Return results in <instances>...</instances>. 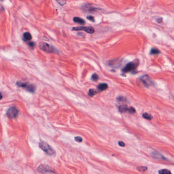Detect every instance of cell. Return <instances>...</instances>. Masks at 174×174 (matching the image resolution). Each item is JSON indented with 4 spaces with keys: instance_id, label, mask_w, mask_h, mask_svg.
I'll return each instance as SVG.
<instances>
[{
    "instance_id": "cell-1",
    "label": "cell",
    "mask_w": 174,
    "mask_h": 174,
    "mask_svg": "<svg viewBox=\"0 0 174 174\" xmlns=\"http://www.w3.org/2000/svg\"><path fill=\"white\" fill-rule=\"evenodd\" d=\"M39 148L48 155H53L55 153L54 150L46 142L41 141L39 142Z\"/></svg>"
},
{
    "instance_id": "cell-2",
    "label": "cell",
    "mask_w": 174,
    "mask_h": 174,
    "mask_svg": "<svg viewBox=\"0 0 174 174\" xmlns=\"http://www.w3.org/2000/svg\"><path fill=\"white\" fill-rule=\"evenodd\" d=\"M138 64V61L137 60H134L130 62L127 64L126 65L123 69L122 71L124 73H127V72L134 71L136 69V68H137Z\"/></svg>"
},
{
    "instance_id": "cell-3",
    "label": "cell",
    "mask_w": 174,
    "mask_h": 174,
    "mask_svg": "<svg viewBox=\"0 0 174 174\" xmlns=\"http://www.w3.org/2000/svg\"><path fill=\"white\" fill-rule=\"evenodd\" d=\"M39 47L41 50L47 53H53L54 51V47L46 42H40L39 44Z\"/></svg>"
},
{
    "instance_id": "cell-4",
    "label": "cell",
    "mask_w": 174,
    "mask_h": 174,
    "mask_svg": "<svg viewBox=\"0 0 174 174\" xmlns=\"http://www.w3.org/2000/svg\"><path fill=\"white\" fill-rule=\"evenodd\" d=\"M17 85L20 87H23L27 90L28 91L31 92H35V88L34 85L32 84H30L27 83L22 82H18L17 83Z\"/></svg>"
},
{
    "instance_id": "cell-5",
    "label": "cell",
    "mask_w": 174,
    "mask_h": 174,
    "mask_svg": "<svg viewBox=\"0 0 174 174\" xmlns=\"http://www.w3.org/2000/svg\"><path fill=\"white\" fill-rule=\"evenodd\" d=\"M7 116L10 119H14L18 116V110L15 107H12L7 111Z\"/></svg>"
},
{
    "instance_id": "cell-6",
    "label": "cell",
    "mask_w": 174,
    "mask_h": 174,
    "mask_svg": "<svg viewBox=\"0 0 174 174\" xmlns=\"http://www.w3.org/2000/svg\"><path fill=\"white\" fill-rule=\"evenodd\" d=\"M37 170L40 173H46V172H52L56 173V171L51 166L46 164H41L37 168Z\"/></svg>"
},
{
    "instance_id": "cell-7",
    "label": "cell",
    "mask_w": 174,
    "mask_h": 174,
    "mask_svg": "<svg viewBox=\"0 0 174 174\" xmlns=\"http://www.w3.org/2000/svg\"><path fill=\"white\" fill-rule=\"evenodd\" d=\"M140 80L143 83L144 85H146L147 86H152L154 85V82L152 80V79L150 78V77L148 76L147 75H143L140 78Z\"/></svg>"
},
{
    "instance_id": "cell-8",
    "label": "cell",
    "mask_w": 174,
    "mask_h": 174,
    "mask_svg": "<svg viewBox=\"0 0 174 174\" xmlns=\"http://www.w3.org/2000/svg\"><path fill=\"white\" fill-rule=\"evenodd\" d=\"M73 30L79 31L83 30L89 34H92L95 32V29L93 27L90 26H82L74 27L73 28Z\"/></svg>"
},
{
    "instance_id": "cell-9",
    "label": "cell",
    "mask_w": 174,
    "mask_h": 174,
    "mask_svg": "<svg viewBox=\"0 0 174 174\" xmlns=\"http://www.w3.org/2000/svg\"><path fill=\"white\" fill-rule=\"evenodd\" d=\"M151 156L153 158L156 159V160H165L166 158L164 156H163L162 155L160 154L159 152H156V151H154L151 153Z\"/></svg>"
},
{
    "instance_id": "cell-10",
    "label": "cell",
    "mask_w": 174,
    "mask_h": 174,
    "mask_svg": "<svg viewBox=\"0 0 174 174\" xmlns=\"http://www.w3.org/2000/svg\"><path fill=\"white\" fill-rule=\"evenodd\" d=\"M23 38L25 41H30L32 39V36L30 33L26 32L24 33L23 34Z\"/></svg>"
},
{
    "instance_id": "cell-11",
    "label": "cell",
    "mask_w": 174,
    "mask_h": 174,
    "mask_svg": "<svg viewBox=\"0 0 174 174\" xmlns=\"http://www.w3.org/2000/svg\"><path fill=\"white\" fill-rule=\"evenodd\" d=\"M98 88L101 91H103L108 88V85L106 83H101L98 85Z\"/></svg>"
},
{
    "instance_id": "cell-12",
    "label": "cell",
    "mask_w": 174,
    "mask_h": 174,
    "mask_svg": "<svg viewBox=\"0 0 174 174\" xmlns=\"http://www.w3.org/2000/svg\"><path fill=\"white\" fill-rule=\"evenodd\" d=\"M129 108L127 107L126 105H121L119 107V110L120 112H128V111Z\"/></svg>"
},
{
    "instance_id": "cell-13",
    "label": "cell",
    "mask_w": 174,
    "mask_h": 174,
    "mask_svg": "<svg viewBox=\"0 0 174 174\" xmlns=\"http://www.w3.org/2000/svg\"><path fill=\"white\" fill-rule=\"evenodd\" d=\"M73 21H74V22H75V23H78V24H82V25L85 24V21H84V20L82 19V18H78V17H75V18H74V19H73Z\"/></svg>"
},
{
    "instance_id": "cell-14",
    "label": "cell",
    "mask_w": 174,
    "mask_h": 174,
    "mask_svg": "<svg viewBox=\"0 0 174 174\" xmlns=\"http://www.w3.org/2000/svg\"><path fill=\"white\" fill-rule=\"evenodd\" d=\"M142 117L146 120H152L153 116L151 115L150 114L148 113H144L142 114Z\"/></svg>"
},
{
    "instance_id": "cell-15",
    "label": "cell",
    "mask_w": 174,
    "mask_h": 174,
    "mask_svg": "<svg viewBox=\"0 0 174 174\" xmlns=\"http://www.w3.org/2000/svg\"><path fill=\"white\" fill-rule=\"evenodd\" d=\"M159 174H171V172L168 169H161L158 171Z\"/></svg>"
},
{
    "instance_id": "cell-16",
    "label": "cell",
    "mask_w": 174,
    "mask_h": 174,
    "mask_svg": "<svg viewBox=\"0 0 174 174\" xmlns=\"http://www.w3.org/2000/svg\"><path fill=\"white\" fill-rule=\"evenodd\" d=\"M160 53V51L155 48H152L150 51V54L151 55L159 54Z\"/></svg>"
},
{
    "instance_id": "cell-17",
    "label": "cell",
    "mask_w": 174,
    "mask_h": 174,
    "mask_svg": "<svg viewBox=\"0 0 174 174\" xmlns=\"http://www.w3.org/2000/svg\"><path fill=\"white\" fill-rule=\"evenodd\" d=\"M137 169L138 171H139V172H144L147 170L148 168L146 166H139V167H137Z\"/></svg>"
},
{
    "instance_id": "cell-18",
    "label": "cell",
    "mask_w": 174,
    "mask_h": 174,
    "mask_svg": "<svg viewBox=\"0 0 174 174\" xmlns=\"http://www.w3.org/2000/svg\"><path fill=\"white\" fill-rule=\"evenodd\" d=\"M97 93V92L95 89H90L89 91V96H92L95 95Z\"/></svg>"
},
{
    "instance_id": "cell-19",
    "label": "cell",
    "mask_w": 174,
    "mask_h": 174,
    "mask_svg": "<svg viewBox=\"0 0 174 174\" xmlns=\"http://www.w3.org/2000/svg\"><path fill=\"white\" fill-rule=\"evenodd\" d=\"M135 109L134 108H133L132 107H129L128 112L129 113H134L135 112Z\"/></svg>"
},
{
    "instance_id": "cell-20",
    "label": "cell",
    "mask_w": 174,
    "mask_h": 174,
    "mask_svg": "<svg viewBox=\"0 0 174 174\" xmlns=\"http://www.w3.org/2000/svg\"><path fill=\"white\" fill-rule=\"evenodd\" d=\"M92 80L94 81H96L98 80V75L97 74H94L92 75Z\"/></svg>"
},
{
    "instance_id": "cell-21",
    "label": "cell",
    "mask_w": 174,
    "mask_h": 174,
    "mask_svg": "<svg viewBox=\"0 0 174 174\" xmlns=\"http://www.w3.org/2000/svg\"><path fill=\"white\" fill-rule=\"evenodd\" d=\"M75 140L76 142H82L83 139L80 136H76L75 137Z\"/></svg>"
},
{
    "instance_id": "cell-22",
    "label": "cell",
    "mask_w": 174,
    "mask_h": 174,
    "mask_svg": "<svg viewBox=\"0 0 174 174\" xmlns=\"http://www.w3.org/2000/svg\"><path fill=\"white\" fill-rule=\"evenodd\" d=\"M87 19H88V20H90V21H91L92 22H94L95 21V19H94V18L93 16H92L91 15H90V16H88L87 17Z\"/></svg>"
},
{
    "instance_id": "cell-23",
    "label": "cell",
    "mask_w": 174,
    "mask_h": 174,
    "mask_svg": "<svg viewBox=\"0 0 174 174\" xmlns=\"http://www.w3.org/2000/svg\"><path fill=\"white\" fill-rule=\"evenodd\" d=\"M118 144H119V145L121 146V147H125V144L122 141H119L118 142Z\"/></svg>"
},
{
    "instance_id": "cell-24",
    "label": "cell",
    "mask_w": 174,
    "mask_h": 174,
    "mask_svg": "<svg viewBox=\"0 0 174 174\" xmlns=\"http://www.w3.org/2000/svg\"><path fill=\"white\" fill-rule=\"evenodd\" d=\"M29 45L30 46V47H33L34 46H35V44H34L33 42H30L29 43Z\"/></svg>"
},
{
    "instance_id": "cell-25",
    "label": "cell",
    "mask_w": 174,
    "mask_h": 174,
    "mask_svg": "<svg viewBox=\"0 0 174 174\" xmlns=\"http://www.w3.org/2000/svg\"><path fill=\"white\" fill-rule=\"evenodd\" d=\"M162 18H159L157 19V22H158V23H160L162 22Z\"/></svg>"
},
{
    "instance_id": "cell-26",
    "label": "cell",
    "mask_w": 174,
    "mask_h": 174,
    "mask_svg": "<svg viewBox=\"0 0 174 174\" xmlns=\"http://www.w3.org/2000/svg\"><path fill=\"white\" fill-rule=\"evenodd\" d=\"M58 2L60 4L62 5H63V4H62V3H63L64 4H65V3H66V2H65V1H61V2H60V1H58Z\"/></svg>"
}]
</instances>
